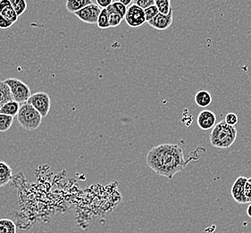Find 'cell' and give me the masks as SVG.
Segmentation results:
<instances>
[{
  "label": "cell",
  "mask_w": 251,
  "mask_h": 233,
  "mask_svg": "<svg viewBox=\"0 0 251 233\" xmlns=\"http://www.w3.org/2000/svg\"><path fill=\"white\" fill-rule=\"evenodd\" d=\"M13 26H14V24L12 22L7 20L6 18L3 17L2 15H0V29L5 30V29H8V28H10Z\"/></svg>",
  "instance_id": "obj_27"
},
{
  "label": "cell",
  "mask_w": 251,
  "mask_h": 233,
  "mask_svg": "<svg viewBox=\"0 0 251 233\" xmlns=\"http://www.w3.org/2000/svg\"><path fill=\"white\" fill-rule=\"evenodd\" d=\"M225 121L230 125V126H233L235 127L237 125V123L239 121V117L237 116L235 113H228L225 117Z\"/></svg>",
  "instance_id": "obj_26"
},
{
  "label": "cell",
  "mask_w": 251,
  "mask_h": 233,
  "mask_svg": "<svg viewBox=\"0 0 251 233\" xmlns=\"http://www.w3.org/2000/svg\"><path fill=\"white\" fill-rule=\"evenodd\" d=\"M132 3L140 6L142 9H146L151 5H155V0H133Z\"/></svg>",
  "instance_id": "obj_25"
},
{
  "label": "cell",
  "mask_w": 251,
  "mask_h": 233,
  "mask_svg": "<svg viewBox=\"0 0 251 233\" xmlns=\"http://www.w3.org/2000/svg\"><path fill=\"white\" fill-rule=\"evenodd\" d=\"M14 101L10 88L5 84V81H0V109L6 102Z\"/></svg>",
  "instance_id": "obj_16"
},
{
  "label": "cell",
  "mask_w": 251,
  "mask_h": 233,
  "mask_svg": "<svg viewBox=\"0 0 251 233\" xmlns=\"http://www.w3.org/2000/svg\"><path fill=\"white\" fill-rule=\"evenodd\" d=\"M125 20L130 27H132V28L141 27L147 22L144 9H142L138 5L132 4L127 9L126 16H125Z\"/></svg>",
  "instance_id": "obj_6"
},
{
  "label": "cell",
  "mask_w": 251,
  "mask_h": 233,
  "mask_svg": "<svg viewBox=\"0 0 251 233\" xmlns=\"http://www.w3.org/2000/svg\"><path fill=\"white\" fill-rule=\"evenodd\" d=\"M42 116L34 107L28 102L23 103L17 114V120L23 128L27 131H33L40 127Z\"/></svg>",
  "instance_id": "obj_3"
},
{
  "label": "cell",
  "mask_w": 251,
  "mask_h": 233,
  "mask_svg": "<svg viewBox=\"0 0 251 233\" xmlns=\"http://www.w3.org/2000/svg\"><path fill=\"white\" fill-rule=\"evenodd\" d=\"M12 169L6 162L0 161V188H3L10 182Z\"/></svg>",
  "instance_id": "obj_12"
},
{
  "label": "cell",
  "mask_w": 251,
  "mask_h": 233,
  "mask_svg": "<svg viewBox=\"0 0 251 233\" xmlns=\"http://www.w3.org/2000/svg\"><path fill=\"white\" fill-rule=\"evenodd\" d=\"M14 122V116L0 113V133H5L10 129Z\"/></svg>",
  "instance_id": "obj_19"
},
{
  "label": "cell",
  "mask_w": 251,
  "mask_h": 233,
  "mask_svg": "<svg viewBox=\"0 0 251 233\" xmlns=\"http://www.w3.org/2000/svg\"><path fill=\"white\" fill-rule=\"evenodd\" d=\"M20 104L21 103L19 102H15V100L6 102L5 104L1 107L0 113L15 117V116H17V114L19 112L21 108Z\"/></svg>",
  "instance_id": "obj_15"
},
{
  "label": "cell",
  "mask_w": 251,
  "mask_h": 233,
  "mask_svg": "<svg viewBox=\"0 0 251 233\" xmlns=\"http://www.w3.org/2000/svg\"><path fill=\"white\" fill-rule=\"evenodd\" d=\"M144 12H145L147 23L152 20L154 17H156V15L159 14V10H158V8H157L156 5H151L150 7L146 8V9H144Z\"/></svg>",
  "instance_id": "obj_23"
},
{
  "label": "cell",
  "mask_w": 251,
  "mask_h": 233,
  "mask_svg": "<svg viewBox=\"0 0 251 233\" xmlns=\"http://www.w3.org/2000/svg\"><path fill=\"white\" fill-rule=\"evenodd\" d=\"M173 21H174V10L172 9L168 15H163L159 13L156 17L148 22V24L156 30H164L168 29L172 26Z\"/></svg>",
  "instance_id": "obj_9"
},
{
  "label": "cell",
  "mask_w": 251,
  "mask_h": 233,
  "mask_svg": "<svg viewBox=\"0 0 251 233\" xmlns=\"http://www.w3.org/2000/svg\"><path fill=\"white\" fill-rule=\"evenodd\" d=\"M111 5L113 6V8L115 9L116 12H117L119 15H122V16L125 18V16H126V12H127V9H128V7H127L126 5H124V4H122V3L119 2V1L113 2Z\"/></svg>",
  "instance_id": "obj_24"
},
{
  "label": "cell",
  "mask_w": 251,
  "mask_h": 233,
  "mask_svg": "<svg viewBox=\"0 0 251 233\" xmlns=\"http://www.w3.org/2000/svg\"><path fill=\"white\" fill-rule=\"evenodd\" d=\"M119 2H121L122 4H124V5H126V6H130V5H132V2H133V0H119Z\"/></svg>",
  "instance_id": "obj_30"
},
{
  "label": "cell",
  "mask_w": 251,
  "mask_h": 233,
  "mask_svg": "<svg viewBox=\"0 0 251 233\" xmlns=\"http://www.w3.org/2000/svg\"><path fill=\"white\" fill-rule=\"evenodd\" d=\"M106 9H107L108 14H109L110 27H117V26H120L122 21L124 20L125 18L122 15H119L117 12H116L111 5Z\"/></svg>",
  "instance_id": "obj_17"
},
{
  "label": "cell",
  "mask_w": 251,
  "mask_h": 233,
  "mask_svg": "<svg viewBox=\"0 0 251 233\" xmlns=\"http://www.w3.org/2000/svg\"><path fill=\"white\" fill-rule=\"evenodd\" d=\"M247 181H248V178L246 177L241 176L237 178L233 183V185L231 186V197L236 203L241 204L248 203L246 196H245V185Z\"/></svg>",
  "instance_id": "obj_8"
},
{
  "label": "cell",
  "mask_w": 251,
  "mask_h": 233,
  "mask_svg": "<svg viewBox=\"0 0 251 233\" xmlns=\"http://www.w3.org/2000/svg\"><path fill=\"white\" fill-rule=\"evenodd\" d=\"M96 2L101 9H106L109 5H112L113 0H96Z\"/></svg>",
  "instance_id": "obj_28"
},
{
  "label": "cell",
  "mask_w": 251,
  "mask_h": 233,
  "mask_svg": "<svg viewBox=\"0 0 251 233\" xmlns=\"http://www.w3.org/2000/svg\"><path fill=\"white\" fill-rule=\"evenodd\" d=\"M247 214H248V216L250 217V218H251V203H250V204H249V206H248V208H247Z\"/></svg>",
  "instance_id": "obj_31"
},
{
  "label": "cell",
  "mask_w": 251,
  "mask_h": 233,
  "mask_svg": "<svg viewBox=\"0 0 251 233\" xmlns=\"http://www.w3.org/2000/svg\"><path fill=\"white\" fill-rule=\"evenodd\" d=\"M91 4H93L92 0H66V6L68 12L75 14L76 12Z\"/></svg>",
  "instance_id": "obj_13"
},
{
  "label": "cell",
  "mask_w": 251,
  "mask_h": 233,
  "mask_svg": "<svg viewBox=\"0 0 251 233\" xmlns=\"http://www.w3.org/2000/svg\"><path fill=\"white\" fill-rule=\"evenodd\" d=\"M248 180H249V182L251 183V177H250V178H248Z\"/></svg>",
  "instance_id": "obj_32"
},
{
  "label": "cell",
  "mask_w": 251,
  "mask_h": 233,
  "mask_svg": "<svg viewBox=\"0 0 251 233\" xmlns=\"http://www.w3.org/2000/svg\"><path fill=\"white\" fill-rule=\"evenodd\" d=\"M5 83L10 88L12 95L15 102L19 103H25L31 96L30 87L25 83L16 78H7Z\"/></svg>",
  "instance_id": "obj_4"
},
{
  "label": "cell",
  "mask_w": 251,
  "mask_h": 233,
  "mask_svg": "<svg viewBox=\"0 0 251 233\" xmlns=\"http://www.w3.org/2000/svg\"><path fill=\"white\" fill-rule=\"evenodd\" d=\"M197 122L202 130H210L216 125V114L208 110H203L199 114Z\"/></svg>",
  "instance_id": "obj_10"
},
{
  "label": "cell",
  "mask_w": 251,
  "mask_h": 233,
  "mask_svg": "<svg viewBox=\"0 0 251 233\" xmlns=\"http://www.w3.org/2000/svg\"><path fill=\"white\" fill-rule=\"evenodd\" d=\"M245 196H246L248 203H251V184L249 182V180L247 181L245 185Z\"/></svg>",
  "instance_id": "obj_29"
},
{
  "label": "cell",
  "mask_w": 251,
  "mask_h": 233,
  "mask_svg": "<svg viewBox=\"0 0 251 233\" xmlns=\"http://www.w3.org/2000/svg\"><path fill=\"white\" fill-rule=\"evenodd\" d=\"M11 5L13 6L14 10L17 15L20 17L21 15H24V13L27 9V2L26 0H10Z\"/></svg>",
  "instance_id": "obj_22"
},
{
  "label": "cell",
  "mask_w": 251,
  "mask_h": 233,
  "mask_svg": "<svg viewBox=\"0 0 251 233\" xmlns=\"http://www.w3.org/2000/svg\"><path fill=\"white\" fill-rule=\"evenodd\" d=\"M0 233H16V226L9 219H0Z\"/></svg>",
  "instance_id": "obj_18"
},
{
  "label": "cell",
  "mask_w": 251,
  "mask_h": 233,
  "mask_svg": "<svg viewBox=\"0 0 251 233\" xmlns=\"http://www.w3.org/2000/svg\"><path fill=\"white\" fill-rule=\"evenodd\" d=\"M237 135L236 127L228 125L224 119L217 123L212 129L209 139L213 146L218 149H227L234 144Z\"/></svg>",
  "instance_id": "obj_2"
},
{
  "label": "cell",
  "mask_w": 251,
  "mask_h": 233,
  "mask_svg": "<svg viewBox=\"0 0 251 233\" xmlns=\"http://www.w3.org/2000/svg\"><path fill=\"white\" fill-rule=\"evenodd\" d=\"M98 27L100 29H107L110 27V24H109V14L107 9H102L101 11L100 15L99 16L98 19Z\"/></svg>",
  "instance_id": "obj_20"
},
{
  "label": "cell",
  "mask_w": 251,
  "mask_h": 233,
  "mask_svg": "<svg viewBox=\"0 0 251 233\" xmlns=\"http://www.w3.org/2000/svg\"><path fill=\"white\" fill-rule=\"evenodd\" d=\"M0 15L10 21L13 24H15L19 18L11 5L10 0H0Z\"/></svg>",
  "instance_id": "obj_11"
},
{
  "label": "cell",
  "mask_w": 251,
  "mask_h": 233,
  "mask_svg": "<svg viewBox=\"0 0 251 233\" xmlns=\"http://www.w3.org/2000/svg\"><path fill=\"white\" fill-rule=\"evenodd\" d=\"M28 103L35 108L40 112L42 117H46L49 115L50 111L51 100L50 96L44 91H38L31 94Z\"/></svg>",
  "instance_id": "obj_5"
},
{
  "label": "cell",
  "mask_w": 251,
  "mask_h": 233,
  "mask_svg": "<svg viewBox=\"0 0 251 233\" xmlns=\"http://www.w3.org/2000/svg\"><path fill=\"white\" fill-rule=\"evenodd\" d=\"M146 162L158 176L172 179L187 166L190 159H186L182 148L178 145L163 144L151 149Z\"/></svg>",
  "instance_id": "obj_1"
},
{
  "label": "cell",
  "mask_w": 251,
  "mask_h": 233,
  "mask_svg": "<svg viewBox=\"0 0 251 233\" xmlns=\"http://www.w3.org/2000/svg\"><path fill=\"white\" fill-rule=\"evenodd\" d=\"M194 100L198 106L206 108L212 103L211 93L206 90H201L197 92Z\"/></svg>",
  "instance_id": "obj_14"
},
{
  "label": "cell",
  "mask_w": 251,
  "mask_h": 233,
  "mask_svg": "<svg viewBox=\"0 0 251 233\" xmlns=\"http://www.w3.org/2000/svg\"><path fill=\"white\" fill-rule=\"evenodd\" d=\"M101 11L102 9L97 4H91V5H87L81 10L76 12L75 15L83 23L89 24V25H94L98 23V19L100 15Z\"/></svg>",
  "instance_id": "obj_7"
},
{
  "label": "cell",
  "mask_w": 251,
  "mask_h": 233,
  "mask_svg": "<svg viewBox=\"0 0 251 233\" xmlns=\"http://www.w3.org/2000/svg\"><path fill=\"white\" fill-rule=\"evenodd\" d=\"M155 5L157 6L159 13L163 15H168L173 9L171 0H155Z\"/></svg>",
  "instance_id": "obj_21"
}]
</instances>
